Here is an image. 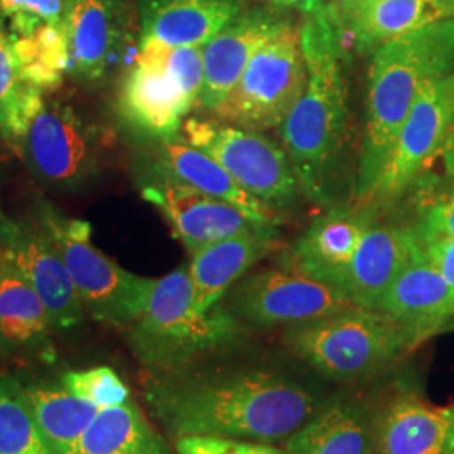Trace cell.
Here are the masks:
<instances>
[{
	"instance_id": "1",
	"label": "cell",
	"mask_w": 454,
	"mask_h": 454,
	"mask_svg": "<svg viewBox=\"0 0 454 454\" xmlns=\"http://www.w3.org/2000/svg\"><path fill=\"white\" fill-rule=\"evenodd\" d=\"M241 348L179 372L148 373L146 406L172 438L221 436L283 444L333 392L292 356H239Z\"/></svg>"
},
{
	"instance_id": "2",
	"label": "cell",
	"mask_w": 454,
	"mask_h": 454,
	"mask_svg": "<svg viewBox=\"0 0 454 454\" xmlns=\"http://www.w3.org/2000/svg\"><path fill=\"white\" fill-rule=\"evenodd\" d=\"M300 37L309 82L281 125V137L301 194L332 209L339 206L345 187L348 103L343 37L326 0L305 12Z\"/></svg>"
},
{
	"instance_id": "3",
	"label": "cell",
	"mask_w": 454,
	"mask_h": 454,
	"mask_svg": "<svg viewBox=\"0 0 454 454\" xmlns=\"http://www.w3.org/2000/svg\"><path fill=\"white\" fill-rule=\"evenodd\" d=\"M454 73V19H442L377 49L369 67L367 116L356 197L365 204L426 80Z\"/></svg>"
},
{
	"instance_id": "4",
	"label": "cell",
	"mask_w": 454,
	"mask_h": 454,
	"mask_svg": "<svg viewBox=\"0 0 454 454\" xmlns=\"http://www.w3.org/2000/svg\"><path fill=\"white\" fill-rule=\"evenodd\" d=\"M247 330L223 301L199 313L189 266H180L155 278L142 315L123 332L133 357L146 372L157 375L179 372L241 348Z\"/></svg>"
},
{
	"instance_id": "5",
	"label": "cell",
	"mask_w": 454,
	"mask_h": 454,
	"mask_svg": "<svg viewBox=\"0 0 454 454\" xmlns=\"http://www.w3.org/2000/svg\"><path fill=\"white\" fill-rule=\"evenodd\" d=\"M281 343L288 356L311 372L343 387L380 379L418 348L389 315L364 307L286 326Z\"/></svg>"
},
{
	"instance_id": "6",
	"label": "cell",
	"mask_w": 454,
	"mask_h": 454,
	"mask_svg": "<svg viewBox=\"0 0 454 454\" xmlns=\"http://www.w3.org/2000/svg\"><path fill=\"white\" fill-rule=\"evenodd\" d=\"M33 219L59 249L88 317L125 330L142 315L155 278L121 268L91 241L88 221L67 215L44 197H35Z\"/></svg>"
},
{
	"instance_id": "7",
	"label": "cell",
	"mask_w": 454,
	"mask_h": 454,
	"mask_svg": "<svg viewBox=\"0 0 454 454\" xmlns=\"http://www.w3.org/2000/svg\"><path fill=\"white\" fill-rule=\"evenodd\" d=\"M307 82L309 67L301 49L300 26L286 19L258 49L241 80L212 114L247 130L281 129Z\"/></svg>"
},
{
	"instance_id": "8",
	"label": "cell",
	"mask_w": 454,
	"mask_h": 454,
	"mask_svg": "<svg viewBox=\"0 0 454 454\" xmlns=\"http://www.w3.org/2000/svg\"><path fill=\"white\" fill-rule=\"evenodd\" d=\"M14 145L33 179L52 192H82L101 172V133L66 103L44 99Z\"/></svg>"
},
{
	"instance_id": "9",
	"label": "cell",
	"mask_w": 454,
	"mask_h": 454,
	"mask_svg": "<svg viewBox=\"0 0 454 454\" xmlns=\"http://www.w3.org/2000/svg\"><path fill=\"white\" fill-rule=\"evenodd\" d=\"M182 138L221 163L244 191L273 211L290 209L300 195L288 153L261 131L221 120L187 118Z\"/></svg>"
},
{
	"instance_id": "10",
	"label": "cell",
	"mask_w": 454,
	"mask_h": 454,
	"mask_svg": "<svg viewBox=\"0 0 454 454\" xmlns=\"http://www.w3.org/2000/svg\"><path fill=\"white\" fill-rule=\"evenodd\" d=\"M226 296L223 303L247 328H286L356 307L339 288L281 266L244 276Z\"/></svg>"
},
{
	"instance_id": "11",
	"label": "cell",
	"mask_w": 454,
	"mask_h": 454,
	"mask_svg": "<svg viewBox=\"0 0 454 454\" xmlns=\"http://www.w3.org/2000/svg\"><path fill=\"white\" fill-rule=\"evenodd\" d=\"M114 106L129 130L148 142H160L179 137L197 103L165 63L162 43L145 39L120 82Z\"/></svg>"
},
{
	"instance_id": "12",
	"label": "cell",
	"mask_w": 454,
	"mask_h": 454,
	"mask_svg": "<svg viewBox=\"0 0 454 454\" xmlns=\"http://www.w3.org/2000/svg\"><path fill=\"white\" fill-rule=\"evenodd\" d=\"M454 130V73L426 80L365 204L395 200L431 162Z\"/></svg>"
},
{
	"instance_id": "13",
	"label": "cell",
	"mask_w": 454,
	"mask_h": 454,
	"mask_svg": "<svg viewBox=\"0 0 454 454\" xmlns=\"http://www.w3.org/2000/svg\"><path fill=\"white\" fill-rule=\"evenodd\" d=\"M0 253L37 293L54 330H69L84 322L88 315L65 260L33 217L20 221L11 217L4 224Z\"/></svg>"
},
{
	"instance_id": "14",
	"label": "cell",
	"mask_w": 454,
	"mask_h": 454,
	"mask_svg": "<svg viewBox=\"0 0 454 454\" xmlns=\"http://www.w3.org/2000/svg\"><path fill=\"white\" fill-rule=\"evenodd\" d=\"M375 454H454V403L436 406L404 382L375 401Z\"/></svg>"
},
{
	"instance_id": "15",
	"label": "cell",
	"mask_w": 454,
	"mask_h": 454,
	"mask_svg": "<svg viewBox=\"0 0 454 454\" xmlns=\"http://www.w3.org/2000/svg\"><path fill=\"white\" fill-rule=\"evenodd\" d=\"M142 182V197L162 212L174 236L191 254L226 238L276 227L261 224L226 200L177 182L148 174Z\"/></svg>"
},
{
	"instance_id": "16",
	"label": "cell",
	"mask_w": 454,
	"mask_h": 454,
	"mask_svg": "<svg viewBox=\"0 0 454 454\" xmlns=\"http://www.w3.org/2000/svg\"><path fill=\"white\" fill-rule=\"evenodd\" d=\"M375 206H335L318 217L286 249L281 268L343 292L350 264L365 231L375 223Z\"/></svg>"
},
{
	"instance_id": "17",
	"label": "cell",
	"mask_w": 454,
	"mask_h": 454,
	"mask_svg": "<svg viewBox=\"0 0 454 454\" xmlns=\"http://www.w3.org/2000/svg\"><path fill=\"white\" fill-rule=\"evenodd\" d=\"M67 78L97 88L114 71L125 41L123 0H67Z\"/></svg>"
},
{
	"instance_id": "18",
	"label": "cell",
	"mask_w": 454,
	"mask_h": 454,
	"mask_svg": "<svg viewBox=\"0 0 454 454\" xmlns=\"http://www.w3.org/2000/svg\"><path fill=\"white\" fill-rule=\"evenodd\" d=\"M288 17L276 7L244 9L202 46L204 82L199 98L200 108H215L241 80L244 69L258 49L281 27Z\"/></svg>"
},
{
	"instance_id": "19",
	"label": "cell",
	"mask_w": 454,
	"mask_h": 454,
	"mask_svg": "<svg viewBox=\"0 0 454 454\" xmlns=\"http://www.w3.org/2000/svg\"><path fill=\"white\" fill-rule=\"evenodd\" d=\"M375 401L352 387L333 390L281 446L290 454H375Z\"/></svg>"
},
{
	"instance_id": "20",
	"label": "cell",
	"mask_w": 454,
	"mask_h": 454,
	"mask_svg": "<svg viewBox=\"0 0 454 454\" xmlns=\"http://www.w3.org/2000/svg\"><path fill=\"white\" fill-rule=\"evenodd\" d=\"M144 174L172 180L202 194L226 200L261 224L278 227L281 223L278 212L244 191L221 163L191 145L182 135L153 142L150 162Z\"/></svg>"
},
{
	"instance_id": "21",
	"label": "cell",
	"mask_w": 454,
	"mask_h": 454,
	"mask_svg": "<svg viewBox=\"0 0 454 454\" xmlns=\"http://www.w3.org/2000/svg\"><path fill=\"white\" fill-rule=\"evenodd\" d=\"M328 11L340 27L343 46L348 41L360 56H372L392 39L454 19V0H358L340 12Z\"/></svg>"
},
{
	"instance_id": "22",
	"label": "cell",
	"mask_w": 454,
	"mask_h": 454,
	"mask_svg": "<svg viewBox=\"0 0 454 454\" xmlns=\"http://www.w3.org/2000/svg\"><path fill=\"white\" fill-rule=\"evenodd\" d=\"M375 309L394 318L419 347L453 317L454 294L422 249L382 294Z\"/></svg>"
},
{
	"instance_id": "23",
	"label": "cell",
	"mask_w": 454,
	"mask_h": 454,
	"mask_svg": "<svg viewBox=\"0 0 454 454\" xmlns=\"http://www.w3.org/2000/svg\"><path fill=\"white\" fill-rule=\"evenodd\" d=\"M421 251L416 229L373 223L360 239L343 293L356 307L375 309L382 294Z\"/></svg>"
},
{
	"instance_id": "24",
	"label": "cell",
	"mask_w": 454,
	"mask_h": 454,
	"mask_svg": "<svg viewBox=\"0 0 454 454\" xmlns=\"http://www.w3.org/2000/svg\"><path fill=\"white\" fill-rule=\"evenodd\" d=\"M278 229L238 234L207 244L192 253L189 275L194 288V307L207 313L217 307L264 256L276 247Z\"/></svg>"
},
{
	"instance_id": "25",
	"label": "cell",
	"mask_w": 454,
	"mask_h": 454,
	"mask_svg": "<svg viewBox=\"0 0 454 454\" xmlns=\"http://www.w3.org/2000/svg\"><path fill=\"white\" fill-rule=\"evenodd\" d=\"M140 41L204 46L246 9L244 0H133Z\"/></svg>"
},
{
	"instance_id": "26",
	"label": "cell",
	"mask_w": 454,
	"mask_h": 454,
	"mask_svg": "<svg viewBox=\"0 0 454 454\" xmlns=\"http://www.w3.org/2000/svg\"><path fill=\"white\" fill-rule=\"evenodd\" d=\"M52 330L37 293L0 253V356L52 357Z\"/></svg>"
},
{
	"instance_id": "27",
	"label": "cell",
	"mask_w": 454,
	"mask_h": 454,
	"mask_svg": "<svg viewBox=\"0 0 454 454\" xmlns=\"http://www.w3.org/2000/svg\"><path fill=\"white\" fill-rule=\"evenodd\" d=\"M35 419L56 454H74L76 446L101 411L73 395L58 382L22 380Z\"/></svg>"
},
{
	"instance_id": "28",
	"label": "cell",
	"mask_w": 454,
	"mask_h": 454,
	"mask_svg": "<svg viewBox=\"0 0 454 454\" xmlns=\"http://www.w3.org/2000/svg\"><path fill=\"white\" fill-rule=\"evenodd\" d=\"M74 454H168L137 403L101 409Z\"/></svg>"
},
{
	"instance_id": "29",
	"label": "cell",
	"mask_w": 454,
	"mask_h": 454,
	"mask_svg": "<svg viewBox=\"0 0 454 454\" xmlns=\"http://www.w3.org/2000/svg\"><path fill=\"white\" fill-rule=\"evenodd\" d=\"M14 52L22 82L44 93L58 88L67 76L69 48L65 24H48L33 35L14 37Z\"/></svg>"
},
{
	"instance_id": "30",
	"label": "cell",
	"mask_w": 454,
	"mask_h": 454,
	"mask_svg": "<svg viewBox=\"0 0 454 454\" xmlns=\"http://www.w3.org/2000/svg\"><path fill=\"white\" fill-rule=\"evenodd\" d=\"M0 454H56L35 419L22 380L0 373Z\"/></svg>"
},
{
	"instance_id": "31",
	"label": "cell",
	"mask_w": 454,
	"mask_h": 454,
	"mask_svg": "<svg viewBox=\"0 0 454 454\" xmlns=\"http://www.w3.org/2000/svg\"><path fill=\"white\" fill-rule=\"evenodd\" d=\"M46 93L22 82L16 52L14 37H0V133L7 140H16L27 127L34 114L44 103Z\"/></svg>"
},
{
	"instance_id": "32",
	"label": "cell",
	"mask_w": 454,
	"mask_h": 454,
	"mask_svg": "<svg viewBox=\"0 0 454 454\" xmlns=\"http://www.w3.org/2000/svg\"><path fill=\"white\" fill-rule=\"evenodd\" d=\"M59 384L73 395L93 403L99 409L121 406L131 401L130 389L112 367H91L82 371H67Z\"/></svg>"
},
{
	"instance_id": "33",
	"label": "cell",
	"mask_w": 454,
	"mask_h": 454,
	"mask_svg": "<svg viewBox=\"0 0 454 454\" xmlns=\"http://www.w3.org/2000/svg\"><path fill=\"white\" fill-rule=\"evenodd\" d=\"M14 37L33 35L48 24H65L67 0H0Z\"/></svg>"
},
{
	"instance_id": "34",
	"label": "cell",
	"mask_w": 454,
	"mask_h": 454,
	"mask_svg": "<svg viewBox=\"0 0 454 454\" xmlns=\"http://www.w3.org/2000/svg\"><path fill=\"white\" fill-rule=\"evenodd\" d=\"M177 454H290L281 444L221 436H182L174 439Z\"/></svg>"
},
{
	"instance_id": "35",
	"label": "cell",
	"mask_w": 454,
	"mask_h": 454,
	"mask_svg": "<svg viewBox=\"0 0 454 454\" xmlns=\"http://www.w3.org/2000/svg\"><path fill=\"white\" fill-rule=\"evenodd\" d=\"M416 231L421 238V243L454 239V194L441 199L426 212L421 226Z\"/></svg>"
},
{
	"instance_id": "36",
	"label": "cell",
	"mask_w": 454,
	"mask_h": 454,
	"mask_svg": "<svg viewBox=\"0 0 454 454\" xmlns=\"http://www.w3.org/2000/svg\"><path fill=\"white\" fill-rule=\"evenodd\" d=\"M426 258L450 285L454 294V239H436L422 243Z\"/></svg>"
},
{
	"instance_id": "37",
	"label": "cell",
	"mask_w": 454,
	"mask_h": 454,
	"mask_svg": "<svg viewBox=\"0 0 454 454\" xmlns=\"http://www.w3.org/2000/svg\"><path fill=\"white\" fill-rule=\"evenodd\" d=\"M442 159H444V167H446V172L450 176V179L454 182V130L451 131L450 138L446 140V144L442 146Z\"/></svg>"
},
{
	"instance_id": "38",
	"label": "cell",
	"mask_w": 454,
	"mask_h": 454,
	"mask_svg": "<svg viewBox=\"0 0 454 454\" xmlns=\"http://www.w3.org/2000/svg\"><path fill=\"white\" fill-rule=\"evenodd\" d=\"M322 2H324V0H283L281 5H279V9L285 11V9L296 7V9L303 11V14H305V12H309L311 9H315L317 5H320Z\"/></svg>"
},
{
	"instance_id": "39",
	"label": "cell",
	"mask_w": 454,
	"mask_h": 454,
	"mask_svg": "<svg viewBox=\"0 0 454 454\" xmlns=\"http://www.w3.org/2000/svg\"><path fill=\"white\" fill-rule=\"evenodd\" d=\"M9 219H11V217L4 212V209H2V204H0V229L4 227V224H5Z\"/></svg>"
},
{
	"instance_id": "40",
	"label": "cell",
	"mask_w": 454,
	"mask_h": 454,
	"mask_svg": "<svg viewBox=\"0 0 454 454\" xmlns=\"http://www.w3.org/2000/svg\"><path fill=\"white\" fill-rule=\"evenodd\" d=\"M4 20H5V19H4L2 9H0V37H2V35H5V31H4Z\"/></svg>"
},
{
	"instance_id": "41",
	"label": "cell",
	"mask_w": 454,
	"mask_h": 454,
	"mask_svg": "<svg viewBox=\"0 0 454 454\" xmlns=\"http://www.w3.org/2000/svg\"><path fill=\"white\" fill-rule=\"evenodd\" d=\"M281 2H283V0H270V4H271V5H273V7H276V9H279V5H281ZM279 11H281V9H279Z\"/></svg>"
},
{
	"instance_id": "42",
	"label": "cell",
	"mask_w": 454,
	"mask_h": 454,
	"mask_svg": "<svg viewBox=\"0 0 454 454\" xmlns=\"http://www.w3.org/2000/svg\"><path fill=\"white\" fill-rule=\"evenodd\" d=\"M246 4H253V2H258V0H244Z\"/></svg>"
}]
</instances>
